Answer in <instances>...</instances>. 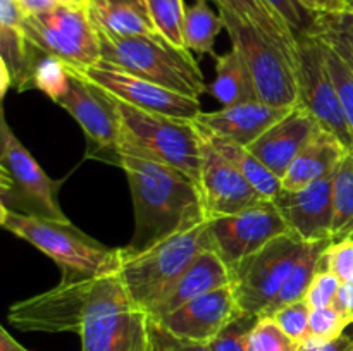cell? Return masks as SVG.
<instances>
[{
    "instance_id": "6da1fadb",
    "label": "cell",
    "mask_w": 353,
    "mask_h": 351,
    "mask_svg": "<svg viewBox=\"0 0 353 351\" xmlns=\"http://www.w3.org/2000/svg\"><path fill=\"white\" fill-rule=\"evenodd\" d=\"M119 167L126 174L134 210V233L123 257L207 222L200 186L178 169L148 155L130 134H121Z\"/></svg>"
},
{
    "instance_id": "7a4b0ae2",
    "label": "cell",
    "mask_w": 353,
    "mask_h": 351,
    "mask_svg": "<svg viewBox=\"0 0 353 351\" xmlns=\"http://www.w3.org/2000/svg\"><path fill=\"white\" fill-rule=\"evenodd\" d=\"M0 224L54 260L61 270V282L92 281L119 274L123 267L121 248L99 243L71 220L31 217L0 206Z\"/></svg>"
},
{
    "instance_id": "3957f363",
    "label": "cell",
    "mask_w": 353,
    "mask_h": 351,
    "mask_svg": "<svg viewBox=\"0 0 353 351\" xmlns=\"http://www.w3.org/2000/svg\"><path fill=\"white\" fill-rule=\"evenodd\" d=\"M97 34L100 61L183 95L199 98L207 92L205 78L188 48L176 47L161 34L114 36L100 28Z\"/></svg>"
},
{
    "instance_id": "277c9868",
    "label": "cell",
    "mask_w": 353,
    "mask_h": 351,
    "mask_svg": "<svg viewBox=\"0 0 353 351\" xmlns=\"http://www.w3.org/2000/svg\"><path fill=\"white\" fill-rule=\"evenodd\" d=\"M154 317L133 301L119 274L97 282L79 330L81 351H155Z\"/></svg>"
},
{
    "instance_id": "5b68a950",
    "label": "cell",
    "mask_w": 353,
    "mask_h": 351,
    "mask_svg": "<svg viewBox=\"0 0 353 351\" xmlns=\"http://www.w3.org/2000/svg\"><path fill=\"white\" fill-rule=\"evenodd\" d=\"M212 250L207 222L174 234L133 257H123L121 279L137 305L148 310L203 251Z\"/></svg>"
},
{
    "instance_id": "8992f818",
    "label": "cell",
    "mask_w": 353,
    "mask_h": 351,
    "mask_svg": "<svg viewBox=\"0 0 353 351\" xmlns=\"http://www.w3.org/2000/svg\"><path fill=\"white\" fill-rule=\"evenodd\" d=\"M59 182L34 160L0 110V206L43 219L69 220L57 198Z\"/></svg>"
},
{
    "instance_id": "52a82bcc",
    "label": "cell",
    "mask_w": 353,
    "mask_h": 351,
    "mask_svg": "<svg viewBox=\"0 0 353 351\" xmlns=\"http://www.w3.org/2000/svg\"><path fill=\"white\" fill-rule=\"evenodd\" d=\"M112 98L124 131L155 160L178 169L199 184L202 143L195 120L147 112Z\"/></svg>"
},
{
    "instance_id": "ba28073f",
    "label": "cell",
    "mask_w": 353,
    "mask_h": 351,
    "mask_svg": "<svg viewBox=\"0 0 353 351\" xmlns=\"http://www.w3.org/2000/svg\"><path fill=\"white\" fill-rule=\"evenodd\" d=\"M231 47L236 48L247 64L259 102L278 109L299 105V83L295 64L288 55L264 36L257 28L231 14L219 12Z\"/></svg>"
},
{
    "instance_id": "9c48e42d",
    "label": "cell",
    "mask_w": 353,
    "mask_h": 351,
    "mask_svg": "<svg viewBox=\"0 0 353 351\" xmlns=\"http://www.w3.org/2000/svg\"><path fill=\"white\" fill-rule=\"evenodd\" d=\"M307 241L286 233L257 253L231 265V288L240 310L262 317L299 262Z\"/></svg>"
},
{
    "instance_id": "30bf717a",
    "label": "cell",
    "mask_w": 353,
    "mask_h": 351,
    "mask_svg": "<svg viewBox=\"0 0 353 351\" xmlns=\"http://www.w3.org/2000/svg\"><path fill=\"white\" fill-rule=\"evenodd\" d=\"M23 31L38 50L79 71L100 61L99 34L85 7L59 3L43 14L26 16Z\"/></svg>"
},
{
    "instance_id": "8fae6325",
    "label": "cell",
    "mask_w": 353,
    "mask_h": 351,
    "mask_svg": "<svg viewBox=\"0 0 353 351\" xmlns=\"http://www.w3.org/2000/svg\"><path fill=\"white\" fill-rule=\"evenodd\" d=\"M296 50L299 103L316 117L321 127L334 134L348 151H353V133L319 40L310 31H302L296 34Z\"/></svg>"
},
{
    "instance_id": "7c38bea8",
    "label": "cell",
    "mask_w": 353,
    "mask_h": 351,
    "mask_svg": "<svg viewBox=\"0 0 353 351\" xmlns=\"http://www.w3.org/2000/svg\"><path fill=\"white\" fill-rule=\"evenodd\" d=\"M55 103L79 124L95 148V157L119 165L123 124L109 92L93 85L79 69L69 65L68 88Z\"/></svg>"
},
{
    "instance_id": "4fadbf2b",
    "label": "cell",
    "mask_w": 353,
    "mask_h": 351,
    "mask_svg": "<svg viewBox=\"0 0 353 351\" xmlns=\"http://www.w3.org/2000/svg\"><path fill=\"white\" fill-rule=\"evenodd\" d=\"M99 279L59 282L55 288L17 301L9 308V322L30 332L79 334L95 296Z\"/></svg>"
},
{
    "instance_id": "5bb4252c",
    "label": "cell",
    "mask_w": 353,
    "mask_h": 351,
    "mask_svg": "<svg viewBox=\"0 0 353 351\" xmlns=\"http://www.w3.org/2000/svg\"><path fill=\"white\" fill-rule=\"evenodd\" d=\"M212 251L228 265H234L276 240L290 233L286 220L272 200L245 209L233 215L207 220Z\"/></svg>"
},
{
    "instance_id": "9a60e30c",
    "label": "cell",
    "mask_w": 353,
    "mask_h": 351,
    "mask_svg": "<svg viewBox=\"0 0 353 351\" xmlns=\"http://www.w3.org/2000/svg\"><path fill=\"white\" fill-rule=\"evenodd\" d=\"M81 72L93 85L137 109L190 120H195L202 114L200 100L195 96L183 95L157 83L141 79L103 61L83 69Z\"/></svg>"
},
{
    "instance_id": "2e32d148",
    "label": "cell",
    "mask_w": 353,
    "mask_h": 351,
    "mask_svg": "<svg viewBox=\"0 0 353 351\" xmlns=\"http://www.w3.org/2000/svg\"><path fill=\"white\" fill-rule=\"evenodd\" d=\"M199 129V127H196ZM200 134V193L207 220L233 215L245 209L259 205L268 198L254 188L248 179L223 157L210 141Z\"/></svg>"
},
{
    "instance_id": "e0dca14e",
    "label": "cell",
    "mask_w": 353,
    "mask_h": 351,
    "mask_svg": "<svg viewBox=\"0 0 353 351\" xmlns=\"http://www.w3.org/2000/svg\"><path fill=\"white\" fill-rule=\"evenodd\" d=\"M238 312L240 306L230 284L199 296L155 320L161 323L162 329L178 339L210 344Z\"/></svg>"
},
{
    "instance_id": "ac0fdd59",
    "label": "cell",
    "mask_w": 353,
    "mask_h": 351,
    "mask_svg": "<svg viewBox=\"0 0 353 351\" xmlns=\"http://www.w3.org/2000/svg\"><path fill=\"white\" fill-rule=\"evenodd\" d=\"M334 172L302 189H283L272 202L290 231L307 243L331 241L333 231Z\"/></svg>"
},
{
    "instance_id": "d6986e66",
    "label": "cell",
    "mask_w": 353,
    "mask_h": 351,
    "mask_svg": "<svg viewBox=\"0 0 353 351\" xmlns=\"http://www.w3.org/2000/svg\"><path fill=\"white\" fill-rule=\"evenodd\" d=\"M321 129L316 117L299 103L285 114V117L272 124L248 150L278 178H283L290 164L307 141Z\"/></svg>"
},
{
    "instance_id": "ffe728a7",
    "label": "cell",
    "mask_w": 353,
    "mask_h": 351,
    "mask_svg": "<svg viewBox=\"0 0 353 351\" xmlns=\"http://www.w3.org/2000/svg\"><path fill=\"white\" fill-rule=\"evenodd\" d=\"M231 284L230 265L216 253L209 250L203 251L188 265L185 272L174 281V284L164 292L161 299L148 310L154 319L168 315L174 312L185 303L207 295L214 289L224 288Z\"/></svg>"
},
{
    "instance_id": "44dd1931",
    "label": "cell",
    "mask_w": 353,
    "mask_h": 351,
    "mask_svg": "<svg viewBox=\"0 0 353 351\" xmlns=\"http://www.w3.org/2000/svg\"><path fill=\"white\" fill-rule=\"evenodd\" d=\"M290 109H278L259 100L238 103L233 107H221L214 112H203L196 117V123L207 129L230 138L234 143L250 147L262 136L272 124L278 123Z\"/></svg>"
},
{
    "instance_id": "7402d4cb",
    "label": "cell",
    "mask_w": 353,
    "mask_h": 351,
    "mask_svg": "<svg viewBox=\"0 0 353 351\" xmlns=\"http://www.w3.org/2000/svg\"><path fill=\"white\" fill-rule=\"evenodd\" d=\"M347 151L334 134L321 127L290 164L288 171L281 178L283 189H302L324 176L333 174Z\"/></svg>"
},
{
    "instance_id": "603a6c76",
    "label": "cell",
    "mask_w": 353,
    "mask_h": 351,
    "mask_svg": "<svg viewBox=\"0 0 353 351\" xmlns=\"http://www.w3.org/2000/svg\"><path fill=\"white\" fill-rule=\"evenodd\" d=\"M212 2L217 3L219 12L231 14L243 23L257 28L268 40H271L276 47L288 55L296 69L299 50H296L295 31L272 9L268 0H212Z\"/></svg>"
},
{
    "instance_id": "cb8c5ba5",
    "label": "cell",
    "mask_w": 353,
    "mask_h": 351,
    "mask_svg": "<svg viewBox=\"0 0 353 351\" xmlns=\"http://www.w3.org/2000/svg\"><path fill=\"white\" fill-rule=\"evenodd\" d=\"M43 52L38 50L26 38L21 28L0 26V69H2V88L0 96H6L7 89L17 92L31 89L34 65Z\"/></svg>"
},
{
    "instance_id": "d4e9b609",
    "label": "cell",
    "mask_w": 353,
    "mask_h": 351,
    "mask_svg": "<svg viewBox=\"0 0 353 351\" xmlns=\"http://www.w3.org/2000/svg\"><path fill=\"white\" fill-rule=\"evenodd\" d=\"M196 127H199L200 133L210 141L214 148L223 155L226 160H230L241 174L245 176V179L254 184V188L261 193L264 198L268 200H274L279 193L283 191V184H281V178L274 174L272 171H269L247 147L243 145L234 143L233 140L230 138H224L221 134L214 133V131L207 129L205 126H202L200 123H196Z\"/></svg>"
},
{
    "instance_id": "484cf974",
    "label": "cell",
    "mask_w": 353,
    "mask_h": 351,
    "mask_svg": "<svg viewBox=\"0 0 353 351\" xmlns=\"http://www.w3.org/2000/svg\"><path fill=\"white\" fill-rule=\"evenodd\" d=\"M207 93L212 95L221 107H233L257 100L247 64L234 47L216 57V78L207 86Z\"/></svg>"
},
{
    "instance_id": "4316f807",
    "label": "cell",
    "mask_w": 353,
    "mask_h": 351,
    "mask_svg": "<svg viewBox=\"0 0 353 351\" xmlns=\"http://www.w3.org/2000/svg\"><path fill=\"white\" fill-rule=\"evenodd\" d=\"M330 244V241H321V243H307L303 248L302 255H300L299 262L295 267L292 268L290 275L286 277L285 284L274 296L272 303L262 317H271L281 306L290 305V303L300 301L305 299L307 291H309L310 284H312L314 275L317 274L321 267V258H323L324 248Z\"/></svg>"
},
{
    "instance_id": "83f0119b",
    "label": "cell",
    "mask_w": 353,
    "mask_h": 351,
    "mask_svg": "<svg viewBox=\"0 0 353 351\" xmlns=\"http://www.w3.org/2000/svg\"><path fill=\"white\" fill-rule=\"evenodd\" d=\"M93 24L114 36H154L159 34L152 23L148 10L133 6H103L90 7Z\"/></svg>"
},
{
    "instance_id": "f1b7e54d",
    "label": "cell",
    "mask_w": 353,
    "mask_h": 351,
    "mask_svg": "<svg viewBox=\"0 0 353 351\" xmlns=\"http://www.w3.org/2000/svg\"><path fill=\"white\" fill-rule=\"evenodd\" d=\"M224 30V21L221 14H216L209 6V0H193L185 9V26L183 40L190 52L200 55H216L214 45L216 38Z\"/></svg>"
},
{
    "instance_id": "f546056e",
    "label": "cell",
    "mask_w": 353,
    "mask_h": 351,
    "mask_svg": "<svg viewBox=\"0 0 353 351\" xmlns=\"http://www.w3.org/2000/svg\"><path fill=\"white\" fill-rule=\"evenodd\" d=\"M331 241L353 240V151H347L334 171Z\"/></svg>"
},
{
    "instance_id": "4dcf8cb0",
    "label": "cell",
    "mask_w": 353,
    "mask_h": 351,
    "mask_svg": "<svg viewBox=\"0 0 353 351\" xmlns=\"http://www.w3.org/2000/svg\"><path fill=\"white\" fill-rule=\"evenodd\" d=\"M307 31L333 45L343 57L353 62V10L314 16Z\"/></svg>"
},
{
    "instance_id": "1f68e13d",
    "label": "cell",
    "mask_w": 353,
    "mask_h": 351,
    "mask_svg": "<svg viewBox=\"0 0 353 351\" xmlns=\"http://www.w3.org/2000/svg\"><path fill=\"white\" fill-rule=\"evenodd\" d=\"M148 16L161 36L176 47H185L183 26H185V0H145Z\"/></svg>"
},
{
    "instance_id": "d6a6232c",
    "label": "cell",
    "mask_w": 353,
    "mask_h": 351,
    "mask_svg": "<svg viewBox=\"0 0 353 351\" xmlns=\"http://www.w3.org/2000/svg\"><path fill=\"white\" fill-rule=\"evenodd\" d=\"M314 36H316V34H314ZM316 38L319 40L321 48H323L327 71H330L331 78H333L334 85H336L338 93H340L345 116H347L348 124H350V129L353 133V67L350 62H348L333 45L324 41L323 38Z\"/></svg>"
},
{
    "instance_id": "836d02e7",
    "label": "cell",
    "mask_w": 353,
    "mask_h": 351,
    "mask_svg": "<svg viewBox=\"0 0 353 351\" xmlns=\"http://www.w3.org/2000/svg\"><path fill=\"white\" fill-rule=\"evenodd\" d=\"M69 83V65L55 55L41 54L34 65L31 88L40 89L52 102H57Z\"/></svg>"
},
{
    "instance_id": "e575fe53",
    "label": "cell",
    "mask_w": 353,
    "mask_h": 351,
    "mask_svg": "<svg viewBox=\"0 0 353 351\" xmlns=\"http://www.w3.org/2000/svg\"><path fill=\"white\" fill-rule=\"evenodd\" d=\"M259 317L240 310L238 315L214 337L209 344L212 351H248L250 332L257 323Z\"/></svg>"
},
{
    "instance_id": "d590c367",
    "label": "cell",
    "mask_w": 353,
    "mask_h": 351,
    "mask_svg": "<svg viewBox=\"0 0 353 351\" xmlns=\"http://www.w3.org/2000/svg\"><path fill=\"white\" fill-rule=\"evenodd\" d=\"M299 343L283 332L272 317H259L250 332L248 351H296Z\"/></svg>"
},
{
    "instance_id": "8d00e7d4",
    "label": "cell",
    "mask_w": 353,
    "mask_h": 351,
    "mask_svg": "<svg viewBox=\"0 0 353 351\" xmlns=\"http://www.w3.org/2000/svg\"><path fill=\"white\" fill-rule=\"evenodd\" d=\"M310 312L312 308L309 306V303L305 299H300V301L281 306L271 317L286 336L300 343L310 334Z\"/></svg>"
},
{
    "instance_id": "74e56055",
    "label": "cell",
    "mask_w": 353,
    "mask_h": 351,
    "mask_svg": "<svg viewBox=\"0 0 353 351\" xmlns=\"http://www.w3.org/2000/svg\"><path fill=\"white\" fill-rule=\"evenodd\" d=\"M321 267L333 272L343 284H353V240L330 241L324 248Z\"/></svg>"
},
{
    "instance_id": "f35d334b",
    "label": "cell",
    "mask_w": 353,
    "mask_h": 351,
    "mask_svg": "<svg viewBox=\"0 0 353 351\" xmlns=\"http://www.w3.org/2000/svg\"><path fill=\"white\" fill-rule=\"evenodd\" d=\"M350 326V320L334 305L314 308L310 312V336L321 337V339H334L345 334L347 327Z\"/></svg>"
},
{
    "instance_id": "ab89813d",
    "label": "cell",
    "mask_w": 353,
    "mask_h": 351,
    "mask_svg": "<svg viewBox=\"0 0 353 351\" xmlns=\"http://www.w3.org/2000/svg\"><path fill=\"white\" fill-rule=\"evenodd\" d=\"M341 281L327 268L319 267L317 274L314 275L312 284L305 295V301L310 308H323V306L333 305L340 291Z\"/></svg>"
},
{
    "instance_id": "60d3db41",
    "label": "cell",
    "mask_w": 353,
    "mask_h": 351,
    "mask_svg": "<svg viewBox=\"0 0 353 351\" xmlns=\"http://www.w3.org/2000/svg\"><path fill=\"white\" fill-rule=\"evenodd\" d=\"M268 2L286 21V24L295 31V34L302 33L309 28L312 16L300 6L299 0H268Z\"/></svg>"
},
{
    "instance_id": "b9f144b4",
    "label": "cell",
    "mask_w": 353,
    "mask_h": 351,
    "mask_svg": "<svg viewBox=\"0 0 353 351\" xmlns=\"http://www.w3.org/2000/svg\"><path fill=\"white\" fill-rule=\"evenodd\" d=\"M296 351H353V337L341 334L334 339H321L316 336H307L299 343Z\"/></svg>"
},
{
    "instance_id": "7bdbcfd3",
    "label": "cell",
    "mask_w": 353,
    "mask_h": 351,
    "mask_svg": "<svg viewBox=\"0 0 353 351\" xmlns=\"http://www.w3.org/2000/svg\"><path fill=\"white\" fill-rule=\"evenodd\" d=\"M157 322V320H155ZM155 351H212L209 344L190 343V341H181L178 337L171 336L165 329H162L161 323L157 322V330H155Z\"/></svg>"
},
{
    "instance_id": "ee69618b",
    "label": "cell",
    "mask_w": 353,
    "mask_h": 351,
    "mask_svg": "<svg viewBox=\"0 0 353 351\" xmlns=\"http://www.w3.org/2000/svg\"><path fill=\"white\" fill-rule=\"evenodd\" d=\"M26 19L19 0H0V26L21 28Z\"/></svg>"
},
{
    "instance_id": "f6af8a7d",
    "label": "cell",
    "mask_w": 353,
    "mask_h": 351,
    "mask_svg": "<svg viewBox=\"0 0 353 351\" xmlns=\"http://www.w3.org/2000/svg\"><path fill=\"white\" fill-rule=\"evenodd\" d=\"M299 2L312 17L348 9V0H299Z\"/></svg>"
},
{
    "instance_id": "bcb514c9",
    "label": "cell",
    "mask_w": 353,
    "mask_h": 351,
    "mask_svg": "<svg viewBox=\"0 0 353 351\" xmlns=\"http://www.w3.org/2000/svg\"><path fill=\"white\" fill-rule=\"evenodd\" d=\"M333 305L338 310H341L343 315L350 320V323H353V284H343L341 282L340 291H338Z\"/></svg>"
},
{
    "instance_id": "7dc6e473",
    "label": "cell",
    "mask_w": 353,
    "mask_h": 351,
    "mask_svg": "<svg viewBox=\"0 0 353 351\" xmlns=\"http://www.w3.org/2000/svg\"><path fill=\"white\" fill-rule=\"evenodd\" d=\"M19 3L26 16H37V14H43L54 9L55 6L61 3V0H19Z\"/></svg>"
},
{
    "instance_id": "c3c4849f",
    "label": "cell",
    "mask_w": 353,
    "mask_h": 351,
    "mask_svg": "<svg viewBox=\"0 0 353 351\" xmlns=\"http://www.w3.org/2000/svg\"><path fill=\"white\" fill-rule=\"evenodd\" d=\"M0 351H30L28 348H24L19 341L14 339V336H10L9 330L6 327L0 329Z\"/></svg>"
},
{
    "instance_id": "681fc988",
    "label": "cell",
    "mask_w": 353,
    "mask_h": 351,
    "mask_svg": "<svg viewBox=\"0 0 353 351\" xmlns=\"http://www.w3.org/2000/svg\"><path fill=\"white\" fill-rule=\"evenodd\" d=\"M105 3H112V6H133L140 7V9L147 10V3L145 0H103Z\"/></svg>"
},
{
    "instance_id": "f907efd6",
    "label": "cell",
    "mask_w": 353,
    "mask_h": 351,
    "mask_svg": "<svg viewBox=\"0 0 353 351\" xmlns=\"http://www.w3.org/2000/svg\"><path fill=\"white\" fill-rule=\"evenodd\" d=\"M61 3H68V6H74V7H85V9H90V0H61Z\"/></svg>"
},
{
    "instance_id": "816d5d0a",
    "label": "cell",
    "mask_w": 353,
    "mask_h": 351,
    "mask_svg": "<svg viewBox=\"0 0 353 351\" xmlns=\"http://www.w3.org/2000/svg\"><path fill=\"white\" fill-rule=\"evenodd\" d=\"M90 3H92L90 7H97V6H103L105 2H103V0H90Z\"/></svg>"
},
{
    "instance_id": "f5cc1de1",
    "label": "cell",
    "mask_w": 353,
    "mask_h": 351,
    "mask_svg": "<svg viewBox=\"0 0 353 351\" xmlns=\"http://www.w3.org/2000/svg\"><path fill=\"white\" fill-rule=\"evenodd\" d=\"M348 9L353 10V0H348Z\"/></svg>"
},
{
    "instance_id": "db71d44e",
    "label": "cell",
    "mask_w": 353,
    "mask_h": 351,
    "mask_svg": "<svg viewBox=\"0 0 353 351\" xmlns=\"http://www.w3.org/2000/svg\"><path fill=\"white\" fill-rule=\"evenodd\" d=\"M345 58H347V57H345ZM347 61H348V58H347ZM348 62H350V61H348ZM350 64H352V67H353V62H350Z\"/></svg>"
}]
</instances>
